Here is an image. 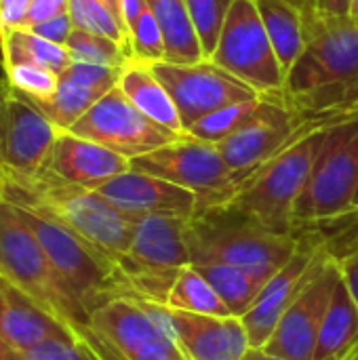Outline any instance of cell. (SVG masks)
I'll return each instance as SVG.
<instances>
[{
    "instance_id": "obj_1",
    "label": "cell",
    "mask_w": 358,
    "mask_h": 360,
    "mask_svg": "<svg viewBox=\"0 0 358 360\" xmlns=\"http://www.w3.org/2000/svg\"><path fill=\"white\" fill-rule=\"evenodd\" d=\"M2 198L53 217L116 266L131 247L135 228L131 217L112 207L97 190L68 184L51 171L36 177L4 175Z\"/></svg>"
},
{
    "instance_id": "obj_2",
    "label": "cell",
    "mask_w": 358,
    "mask_h": 360,
    "mask_svg": "<svg viewBox=\"0 0 358 360\" xmlns=\"http://www.w3.org/2000/svg\"><path fill=\"white\" fill-rule=\"evenodd\" d=\"M192 264H226L268 283L298 251L302 238L281 234L232 209L194 215L186 226Z\"/></svg>"
},
{
    "instance_id": "obj_3",
    "label": "cell",
    "mask_w": 358,
    "mask_h": 360,
    "mask_svg": "<svg viewBox=\"0 0 358 360\" xmlns=\"http://www.w3.org/2000/svg\"><path fill=\"white\" fill-rule=\"evenodd\" d=\"M13 207L38 238L61 285L87 319L116 297H131L120 268L112 259L101 255L95 247L53 217L30 207Z\"/></svg>"
},
{
    "instance_id": "obj_4",
    "label": "cell",
    "mask_w": 358,
    "mask_h": 360,
    "mask_svg": "<svg viewBox=\"0 0 358 360\" xmlns=\"http://www.w3.org/2000/svg\"><path fill=\"white\" fill-rule=\"evenodd\" d=\"M329 127L308 131L272 160L260 167L228 205L266 228L281 234H295L293 211L306 188L314 160L325 143Z\"/></svg>"
},
{
    "instance_id": "obj_5",
    "label": "cell",
    "mask_w": 358,
    "mask_h": 360,
    "mask_svg": "<svg viewBox=\"0 0 358 360\" xmlns=\"http://www.w3.org/2000/svg\"><path fill=\"white\" fill-rule=\"evenodd\" d=\"M358 192V116L331 124L293 211L295 230L352 219Z\"/></svg>"
},
{
    "instance_id": "obj_6",
    "label": "cell",
    "mask_w": 358,
    "mask_h": 360,
    "mask_svg": "<svg viewBox=\"0 0 358 360\" xmlns=\"http://www.w3.org/2000/svg\"><path fill=\"white\" fill-rule=\"evenodd\" d=\"M188 219L171 215H146L135 219L131 247L118 268L131 297L162 306L184 266H190L186 240Z\"/></svg>"
},
{
    "instance_id": "obj_7",
    "label": "cell",
    "mask_w": 358,
    "mask_h": 360,
    "mask_svg": "<svg viewBox=\"0 0 358 360\" xmlns=\"http://www.w3.org/2000/svg\"><path fill=\"white\" fill-rule=\"evenodd\" d=\"M0 274L65 325L89 323L61 285L34 232L4 198L0 200Z\"/></svg>"
},
{
    "instance_id": "obj_8",
    "label": "cell",
    "mask_w": 358,
    "mask_h": 360,
    "mask_svg": "<svg viewBox=\"0 0 358 360\" xmlns=\"http://www.w3.org/2000/svg\"><path fill=\"white\" fill-rule=\"evenodd\" d=\"M131 169L190 190L198 198V213L224 209L238 194V181L217 146L188 133L154 152L133 158Z\"/></svg>"
},
{
    "instance_id": "obj_9",
    "label": "cell",
    "mask_w": 358,
    "mask_h": 360,
    "mask_svg": "<svg viewBox=\"0 0 358 360\" xmlns=\"http://www.w3.org/2000/svg\"><path fill=\"white\" fill-rule=\"evenodd\" d=\"M209 59L260 95H285L287 74L270 42L255 0L232 2Z\"/></svg>"
},
{
    "instance_id": "obj_10",
    "label": "cell",
    "mask_w": 358,
    "mask_h": 360,
    "mask_svg": "<svg viewBox=\"0 0 358 360\" xmlns=\"http://www.w3.org/2000/svg\"><path fill=\"white\" fill-rule=\"evenodd\" d=\"M306 46L289 70L285 95L300 97L358 76V19L304 15Z\"/></svg>"
},
{
    "instance_id": "obj_11",
    "label": "cell",
    "mask_w": 358,
    "mask_h": 360,
    "mask_svg": "<svg viewBox=\"0 0 358 360\" xmlns=\"http://www.w3.org/2000/svg\"><path fill=\"white\" fill-rule=\"evenodd\" d=\"M89 325L127 360H188L158 304L116 297L97 308Z\"/></svg>"
},
{
    "instance_id": "obj_12",
    "label": "cell",
    "mask_w": 358,
    "mask_h": 360,
    "mask_svg": "<svg viewBox=\"0 0 358 360\" xmlns=\"http://www.w3.org/2000/svg\"><path fill=\"white\" fill-rule=\"evenodd\" d=\"M70 133L101 143L129 160L154 152L181 137L139 112L118 89V84L108 91L70 129Z\"/></svg>"
},
{
    "instance_id": "obj_13",
    "label": "cell",
    "mask_w": 358,
    "mask_h": 360,
    "mask_svg": "<svg viewBox=\"0 0 358 360\" xmlns=\"http://www.w3.org/2000/svg\"><path fill=\"white\" fill-rule=\"evenodd\" d=\"M150 65L175 101L184 129L228 103L260 97L255 89L211 59H200L194 63L152 61Z\"/></svg>"
},
{
    "instance_id": "obj_14",
    "label": "cell",
    "mask_w": 358,
    "mask_h": 360,
    "mask_svg": "<svg viewBox=\"0 0 358 360\" xmlns=\"http://www.w3.org/2000/svg\"><path fill=\"white\" fill-rule=\"evenodd\" d=\"M59 129L19 91L0 101V167L4 175L36 177L49 169Z\"/></svg>"
},
{
    "instance_id": "obj_15",
    "label": "cell",
    "mask_w": 358,
    "mask_h": 360,
    "mask_svg": "<svg viewBox=\"0 0 358 360\" xmlns=\"http://www.w3.org/2000/svg\"><path fill=\"white\" fill-rule=\"evenodd\" d=\"M333 251L325 243L302 238L293 257L264 285L251 310L241 319L251 348H264L272 338L279 321L308 287V283L331 262Z\"/></svg>"
},
{
    "instance_id": "obj_16",
    "label": "cell",
    "mask_w": 358,
    "mask_h": 360,
    "mask_svg": "<svg viewBox=\"0 0 358 360\" xmlns=\"http://www.w3.org/2000/svg\"><path fill=\"white\" fill-rule=\"evenodd\" d=\"M338 281L340 268L333 253L331 262L308 283L283 314L264 350L287 360H312Z\"/></svg>"
},
{
    "instance_id": "obj_17",
    "label": "cell",
    "mask_w": 358,
    "mask_h": 360,
    "mask_svg": "<svg viewBox=\"0 0 358 360\" xmlns=\"http://www.w3.org/2000/svg\"><path fill=\"white\" fill-rule=\"evenodd\" d=\"M97 192L133 221L146 215L192 219L198 213V198L190 190L137 169H129L112 177L99 186Z\"/></svg>"
},
{
    "instance_id": "obj_18",
    "label": "cell",
    "mask_w": 358,
    "mask_h": 360,
    "mask_svg": "<svg viewBox=\"0 0 358 360\" xmlns=\"http://www.w3.org/2000/svg\"><path fill=\"white\" fill-rule=\"evenodd\" d=\"M171 331L188 360H243L249 335L236 316L192 314L165 308Z\"/></svg>"
},
{
    "instance_id": "obj_19",
    "label": "cell",
    "mask_w": 358,
    "mask_h": 360,
    "mask_svg": "<svg viewBox=\"0 0 358 360\" xmlns=\"http://www.w3.org/2000/svg\"><path fill=\"white\" fill-rule=\"evenodd\" d=\"M0 338L15 350L25 352L51 340L74 342L70 325L44 310L34 297L0 274Z\"/></svg>"
},
{
    "instance_id": "obj_20",
    "label": "cell",
    "mask_w": 358,
    "mask_h": 360,
    "mask_svg": "<svg viewBox=\"0 0 358 360\" xmlns=\"http://www.w3.org/2000/svg\"><path fill=\"white\" fill-rule=\"evenodd\" d=\"M120 70L95 63L72 61L61 74L55 95L46 101H32L59 129L70 131L108 91L118 84Z\"/></svg>"
},
{
    "instance_id": "obj_21",
    "label": "cell",
    "mask_w": 358,
    "mask_h": 360,
    "mask_svg": "<svg viewBox=\"0 0 358 360\" xmlns=\"http://www.w3.org/2000/svg\"><path fill=\"white\" fill-rule=\"evenodd\" d=\"M129 169L131 160L112 152L110 148L70 131H59L46 171L68 184L97 190Z\"/></svg>"
},
{
    "instance_id": "obj_22",
    "label": "cell",
    "mask_w": 358,
    "mask_h": 360,
    "mask_svg": "<svg viewBox=\"0 0 358 360\" xmlns=\"http://www.w3.org/2000/svg\"><path fill=\"white\" fill-rule=\"evenodd\" d=\"M118 89L150 120H154L156 124L177 135H186L175 101L171 99L169 91L165 89V84L160 82V78L156 76V72L152 70L148 61H141L135 57L129 59L124 68L120 70Z\"/></svg>"
},
{
    "instance_id": "obj_23",
    "label": "cell",
    "mask_w": 358,
    "mask_h": 360,
    "mask_svg": "<svg viewBox=\"0 0 358 360\" xmlns=\"http://www.w3.org/2000/svg\"><path fill=\"white\" fill-rule=\"evenodd\" d=\"M358 346V306L346 283L335 285L312 360H344Z\"/></svg>"
},
{
    "instance_id": "obj_24",
    "label": "cell",
    "mask_w": 358,
    "mask_h": 360,
    "mask_svg": "<svg viewBox=\"0 0 358 360\" xmlns=\"http://www.w3.org/2000/svg\"><path fill=\"white\" fill-rule=\"evenodd\" d=\"M146 4L162 32L165 61L194 63L207 59L186 0H146Z\"/></svg>"
},
{
    "instance_id": "obj_25",
    "label": "cell",
    "mask_w": 358,
    "mask_h": 360,
    "mask_svg": "<svg viewBox=\"0 0 358 360\" xmlns=\"http://www.w3.org/2000/svg\"><path fill=\"white\" fill-rule=\"evenodd\" d=\"M276 57L289 74L306 46L304 13L291 0H255Z\"/></svg>"
},
{
    "instance_id": "obj_26",
    "label": "cell",
    "mask_w": 358,
    "mask_h": 360,
    "mask_svg": "<svg viewBox=\"0 0 358 360\" xmlns=\"http://www.w3.org/2000/svg\"><path fill=\"white\" fill-rule=\"evenodd\" d=\"M2 61L4 65H17V63H30L49 68L57 74H63L72 65V57L63 44L49 42L27 27H15L6 30L2 34L0 42Z\"/></svg>"
},
{
    "instance_id": "obj_27",
    "label": "cell",
    "mask_w": 358,
    "mask_h": 360,
    "mask_svg": "<svg viewBox=\"0 0 358 360\" xmlns=\"http://www.w3.org/2000/svg\"><path fill=\"white\" fill-rule=\"evenodd\" d=\"M194 268L209 281L230 314L236 319H243L251 310L266 285L262 278L226 264H196Z\"/></svg>"
},
{
    "instance_id": "obj_28",
    "label": "cell",
    "mask_w": 358,
    "mask_h": 360,
    "mask_svg": "<svg viewBox=\"0 0 358 360\" xmlns=\"http://www.w3.org/2000/svg\"><path fill=\"white\" fill-rule=\"evenodd\" d=\"M162 306L169 310H181L192 314L232 316L226 304L215 293V289L209 285V281L192 264L184 266L177 272Z\"/></svg>"
},
{
    "instance_id": "obj_29",
    "label": "cell",
    "mask_w": 358,
    "mask_h": 360,
    "mask_svg": "<svg viewBox=\"0 0 358 360\" xmlns=\"http://www.w3.org/2000/svg\"><path fill=\"white\" fill-rule=\"evenodd\" d=\"M268 97L270 95H260V97H253V99L228 103V105H224V108H219V110L198 118L194 124H190L186 129V133L196 137V139H200V141L217 146L219 141H224L226 137L234 135L238 129L249 124L266 108Z\"/></svg>"
},
{
    "instance_id": "obj_30",
    "label": "cell",
    "mask_w": 358,
    "mask_h": 360,
    "mask_svg": "<svg viewBox=\"0 0 358 360\" xmlns=\"http://www.w3.org/2000/svg\"><path fill=\"white\" fill-rule=\"evenodd\" d=\"M70 17L76 30L108 36L116 40L131 57V36L118 15L101 0H70Z\"/></svg>"
},
{
    "instance_id": "obj_31",
    "label": "cell",
    "mask_w": 358,
    "mask_h": 360,
    "mask_svg": "<svg viewBox=\"0 0 358 360\" xmlns=\"http://www.w3.org/2000/svg\"><path fill=\"white\" fill-rule=\"evenodd\" d=\"M65 49L72 57V61L80 63H95V65H108L122 70L129 59H133L116 40L99 34H91L84 30H76L70 34Z\"/></svg>"
},
{
    "instance_id": "obj_32",
    "label": "cell",
    "mask_w": 358,
    "mask_h": 360,
    "mask_svg": "<svg viewBox=\"0 0 358 360\" xmlns=\"http://www.w3.org/2000/svg\"><path fill=\"white\" fill-rule=\"evenodd\" d=\"M232 2L234 0H186V6L190 11V17L194 21L196 34L200 38L207 59L213 55L224 19L232 6Z\"/></svg>"
},
{
    "instance_id": "obj_33",
    "label": "cell",
    "mask_w": 358,
    "mask_h": 360,
    "mask_svg": "<svg viewBox=\"0 0 358 360\" xmlns=\"http://www.w3.org/2000/svg\"><path fill=\"white\" fill-rule=\"evenodd\" d=\"M4 68H6L11 86L32 101L51 99L59 86L61 74L49 68L30 65V63H17V65H4Z\"/></svg>"
},
{
    "instance_id": "obj_34",
    "label": "cell",
    "mask_w": 358,
    "mask_h": 360,
    "mask_svg": "<svg viewBox=\"0 0 358 360\" xmlns=\"http://www.w3.org/2000/svg\"><path fill=\"white\" fill-rule=\"evenodd\" d=\"M21 356L23 360H93L78 340H51L21 352Z\"/></svg>"
},
{
    "instance_id": "obj_35",
    "label": "cell",
    "mask_w": 358,
    "mask_h": 360,
    "mask_svg": "<svg viewBox=\"0 0 358 360\" xmlns=\"http://www.w3.org/2000/svg\"><path fill=\"white\" fill-rule=\"evenodd\" d=\"M27 30L34 32L36 36L49 40V42L63 44V46H65L70 34L74 32V21H72L70 13H65V15L46 19V21H42V23H36V25H32V27H27Z\"/></svg>"
},
{
    "instance_id": "obj_36",
    "label": "cell",
    "mask_w": 358,
    "mask_h": 360,
    "mask_svg": "<svg viewBox=\"0 0 358 360\" xmlns=\"http://www.w3.org/2000/svg\"><path fill=\"white\" fill-rule=\"evenodd\" d=\"M32 0H0V25L2 34L15 27H27V15Z\"/></svg>"
},
{
    "instance_id": "obj_37",
    "label": "cell",
    "mask_w": 358,
    "mask_h": 360,
    "mask_svg": "<svg viewBox=\"0 0 358 360\" xmlns=\"http://www.w3.org/2000/svg\"><path fill=\"white\" fill-rule=\"evenodd\" d=\"M70 13V0H32V8L27 15V27L42 23L46 19Z\"/></svg>"
},
{
    "instance_id": "obj_38",
    "label": "cell",
    "mask_w": 358,
    "mask_h": 360,
    "mask_svg": "<svg viewBox=\"0 0 358 360\" xmlns=\"http://www.w3.org/2000/svg\"><path fill=\"white\" fill-rule=\"evenodd\" d=\"M338 259V268L342 274V281L346 283L352 300L357 302L358 306V247H354L352 251H348L346 255H335Z\"/></svg>"
},
{
    "instance_id": "obj_39",
    "label": "cell",
    "mask_w": 358,
    "mask_h": 360,
    "mask_svg": "<svg viewBox=\"0 0 358 360\" xmlns=\"http://www.w3.org/2000/svg\"><path fill=\"white\" fill-rule=\"evenodd\" d=\"M317 11L333 17H350V0H317Z\"/></svg>"
},
{
    "instance_id": "obj_40",
    "label": "cell",
    "mask_w": 358,
    "mask_h": 360,
    "mask_svg": "<svg viewBox=\"0 0 358 360\" xmlns=\"http://www.w3.org/2000/svg\"><path fill=\"white\" fill-rule=\"evenodd\" d=\"M243 360H287V359H281V356H276V354H270V352H266L264 348H249V350H247V354L243 356Z\"/></svg>"
},
{
    "instance_id": "obj_41",
    "label": "cell",
    "mask_w": 358,
    "mask_h": 360,
    "mask_svg": "<svg viewBox=\"0 0 358 360\" xmlns=\"http://www.w3.org/2000/svg\"><path fill=\"white\" fill-rule=\"evenodd\" d=\"M0 360H23L21 352L15 350L11 344H6L2 338H0Z\"/></svg>"
},
{
    "instance_id": "obj_42",
    "label": "cell",
    "mask_w": 358,
    "mask_h": 360,
    "mask_svg": "<svg viewBox=\"0 0 358 360\" xmlns=\"http://www.w3.org/2000/svg\"><path fill=\"white\" fill-rule=\"evenodd\" d=\"M11 91H13V86H11V82H8V74H6L4 61H2V57H0V101H2ZM0 169H2V167H0Z\"/></svg>"
},
{
    "instance_id": "obj_43",
    "label": "cell",
    "mask_w": 358,
    "mask_h": 360,
    "mask_svg": "<svg viewBox=\"0 0 358 360\" xmlns=\"http://www.w3.org/2000/svg\"><path fill=\"white\" fill-rule=\"evenodd\" d=\"M304 15H312L317 13V0H291Z\"/></svg>"
},
{
    "instance_id": "obj_44",
    "label": "cell",
    "mask_w": 358,
    "mask_h": 360,
    "mask_svg": "<svg viewBox=\"0 0 358 360\" xmlns=\"http://www.w3.org/2000/svg\"><path fill=\"white\" fill-rule=\"evenodd\" d=\"M101 2H106V4H108V6H110L114 13H116V15H118V19L124 23V19H122V13H120V2H118V0H101ZM124 27H127V25H124Z\"/></svg>"
},
{
    "instance_id": "obj_45",
    "label": "cell",
    "mask_w": 358,
    "mask_h": 360,
    "mask_svg": "<svg viewBox=\"0 0 358 360\" xmlns=\"http://www.w3.org/2000/svg\"><path fill=\"white\" fill-rule=\"evenodd\" d=\"M350 17L358 19V0H350Z\"/></svg>"
},
{
    "instance_id": "obj_46",
    "label": "cell",
    "mask_w": 358,
    "mask_h": 360,
    "mask_svg": "<svg viewBox=\"0 0 358 360\" xmlns=\"http://www.w3.org/2000/svg\"><path fill=\"white\" fill-rule=\"evenodd\" d=\"M344 360H358V346L357 348H354V350H352V352H350V354H348V356H346V359Z\"/></svg>"
},
{
    "instance_id": "obj_47",
    "label": "cell",
    "mask_w": 358,
    "mask_h": 360,
    "mask_svg": "<svg viewBox=\"0 0 358 360\" xmlns=\"http://www.w3.org/2000/svg\"><path fill=\"white\" fill-rule=\"evenodd\" d=\"M2 181H4V173H2V169H0V200H2Z\"/></svg>"
},
{
    "instance_id": "obj_48",
    "label": "cell",
    "mask_w": 358,
    "mask_h": 360,
    "mask_svg": "<svg viewBox=\"0 0 358 360\" xmlns=\"http://www.w3.org/2000/svg\"><path fill=\"white\" fill-rule=\"evenodd\" d=\"M352 219H358V192H357V202H354V215H352Z\"/></svg>"
},
{
    "instance_id": "obj_49",
    "label": "cell",
    "mask_w": 358,
    "mask_h": 360,
    "mask_svg": "<svg viewBox=\"0 0 358 360\" xmlns=\"http://www.w3.org/2000/svg\"><path fill=\"white\" fill-rule=\"evenodd\" d=\"M0 42H2V25H0Z\"/></svg>"
},
{
    "instance_id": "obj_50",
    "label": "cell",
    "mask_w": 358,
    "mask_h": 360,
    "mask_svg": "<svg viewBox=\"0 0 358 360\" xmlns=\"http://www.w3.org/2000/svg\"><path fill=\"white\" fill-rule=\"evenodd\" d=\"M0 57H2V51H0Z\"/></svg>"
}]
</instances>
